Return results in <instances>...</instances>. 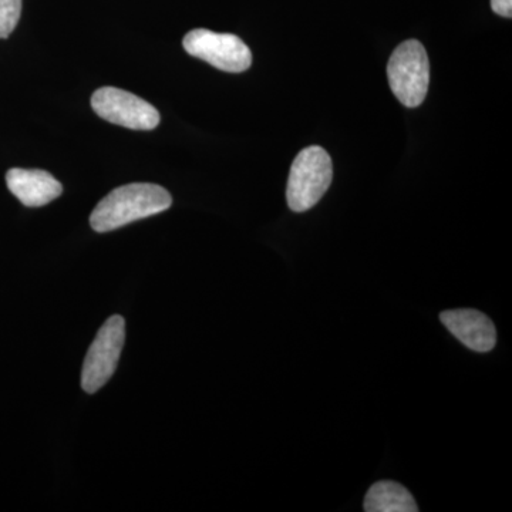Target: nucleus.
Listing matches in <instances>:
<instances>
[{
    "label": "nucleus",
    "mask_w": 512,
    "mask_h": 512,
    "mask_svg": "<svg viewBox=\"0 0 512 512\" xmlns=\"http://www.w3.org/2000/svg\"><path fill=\"white\" fill-rule=\"evenodd\" d=\"M173 204L170 192L156 184L136 183L116 188L103 198L90 215L96 232H110L131 222L167 211Z\"/></svg>",
    "instance_id": "f257e3e1"
},
{
    "label": "nucleus",
    "mask_w": 512,
    "mask_h": 512,
    "mask_svg": "<svg viewBox=\"0 0 512 512\" xmlns=\"http://www.w3.org/2000/svg\"><path fill=\"white\" fill-rule=\"evenodd\" d=\"M333 164L325 148L312 146L296 156L289 173L286 201L293 212L311 210L332 184Z\"/></svg>",
    "instance_id": "f03ea898"
},
{
    "label": "nucleus",
    "mask_w": 512,
    "mask_h": 512,
    "mask_svg": "<svg viewBox=\"0 0 512 512\" xmlns=\"http://www.w3.org/2000/svg\"><path fill=\"white\" fill-rule=\"evenodd\" d=\"M390 89L403 106L414 109L426 99L430 84V63L419 40H406L387 64Z\"/></svg>",
    "instance_id": "7ed1b4c3"
},
{
    "label": "nucleus",
    "mask_w": 512,
    "mask_h": 512,
    "mask_svg": "<svg viewBox=\"0 0 512 512\" xmlns=\"http://www.w3.org/2000/svg\"><path fill=\"white\" fill-rule=\"evenodd\" d=\"M126 340V320L111 316L101 326L87 352L82 370V387L86 393H96L116 372L121 350Z\"/></svg>",
    "instance_id": "20e7f679"
},
{
    "label": "nucleus",
    "mask_w": 512,
    "mask_h": 512,
    "mask_svg": "<svg viewBox=\"0 0 512 512\" xmlns=\"http://www.w3.org/2000/svg\"><path fill=\"white\" fill-rule=\"evenodd\" d=\"M185 52L217 67L222 72L242 73L252 64L249 47L238 36L194 29L183 40Z\"/></svg>",
    "instance_id": "39448f33"
},
{
    "label": "nucleus",
    "mask_w": 512,
    "mask_h": 512,
    "mask_svg": "<svg viewBox=\"0 0 512 512\" xmlns=\"http://www.w3.org/2000/svg\"><path fill=\"white\" fill-rule=\"evenodd\" d=\"M92 107L101 119L130 130H154L160 123L156 107L117 87H101L94 92Z\"/></svg>",
    "instance_id": "423d86ee"
},
{
    "label": "nucleus",
    "mask_w": 512,
    "mask_h": 512,
    "mask_svg": "<svg viewBox=\"0 0 512 512\" xmlns=\"http://www.w3.org/2000/svg\"><path fill=\"white\" fill-rule=\"evenodd\" d=\"M441 322L461 343L474 352H490L497 343L493 320L474 309H456L440 315Z\"/></svg>",
    "instance_id": "0eeeda50"
},
{
    "label": "nucleus",
    "mask_w": 512,
    "mask_h": 512,
    "mask_svg": "<svg viewBox=\"0 0 512 512\" xmlns=\"http://www.w3.org/2000/svg\"><path fill=\"white\" fill-rule=\"evenodd\" d=\"M6 184L10 192L30 208L43 207L56 200L63 192L62 184L43 170L12 168L6 174Z\"/></svg>",
    "instance_id": "6e6552de"
},
{
    "label": "nucleus",
    "mask_w": 512,
    "mask_h": 512,
    "mask_svg": "<svg viewBox=\"0 0 512 512\" xmlns=\"http://www.w3.org/2000/svg\"><path fill=\"white\" fill-rule=\"evenodd\" d=\"M367 512H417L413 495L402 484L394 481H380L367 491L365 498Z\"/></svg>",
    "instance_id": "1a4fd4ad"
},
{
    "label": "nucleus",
    "mask_w": 512,
    "mask_h": 512,
    "mask_svg": "<svg viewBox=\"0 0 512 512\" xmlns=\"http://www.w3.org/2000/svg\"><path fill=\"white\" fill-rule=\"evenodd\" d=\"M22 13V0H0V39L12 35Z\"/></svg>",
    "instance_id": "9d476101"
},
{
    "label": "nucleus",
    "mask_w": 512,
    "mask_h": 512,
    "mask_svg": "<svg viewBox=\"0 0 512 512\" xmlns=\"http://www.w3.org/2000/svg\"><path fill=\"white\" fill-rule=\"evenodd\" d=\"M491 8L503 18L510 19L512 16V0H491Z\"/></svg>",
    "instance_id": "9b49d317"
}]
</instances>
